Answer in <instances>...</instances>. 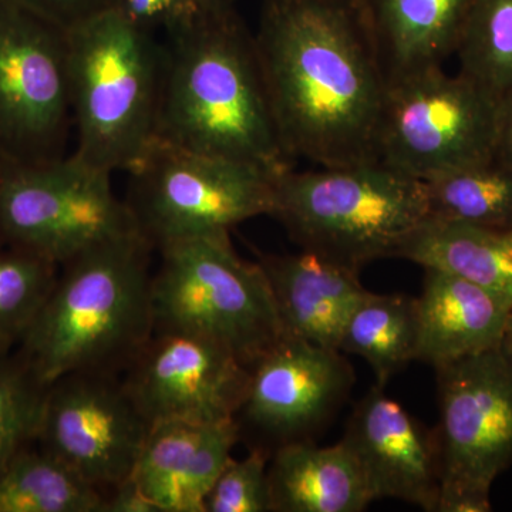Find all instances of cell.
<instances>
[{
	"label": "cell",
	"instance_id": "obj_1",
	"mask_svg": "<svg viewBox=\"0 0 512 512\" xmlns=\"http://www.w3.org/2000/svg\"><path fill=\"white\" fill-rule=\"evenodd\" d=\"M254 36L289 158L375 163L387 84L352 0H264Z\"/></svg>",
	"mask_w": 512,
	"mask_h": 512
},
{
	"label": "cell",
	"instance_id": "obj_2",
	"mask_svg": "<svg viewBox=\"0 0 512 512\" xmlns=\"http://www.w3.org/2000/svg\"><path fill=\"white\" fill-rule=\"evenodd\" d=\"M157 140L279 175L285 153L255 36L235 8H204L165 36Z\"/></svg>",
	"mask_w": 512,
	"mask_h": 512
},
{
	"label": "cell",
	"instance_id": "obj_3",
	"mask_svg": "<svg viewBox=\"0 0 512 512\" xmlns=\"http://www.w3.org/2000/svg\"><path fill=\"white\" fill-rule=\"evenodd\" d=\"M154 245L140 231L60 266L53 291L16 353L46 386L70 373L121 376L154 330Z\"/></svg>",
	"mask_w": 512,
	"mask_h": 512
},
{
	"label": "cell",
	"instance_id": "obj_4",
	"mask_svg": "<svg viewBox=\"0 0 512 512\" xmlns=\"http://www.w3.org/2000/svg\"><path fill=\"white\" fill-rule=\"evenodd\" d=\"M72 154L113 174L127 171L157 137L165 49L111 9L67 30Z\"/></svg>",
	"mask_w": 512,
	"mask_h": 512
},
{
	"label": "cell",
	"instance_id": "obj_5",
	"mask_svg": "<svg viewBox=\"0 0 512 512\" xmlns=\"http://www.w3.org/2000/svg\"><path fill=\"white\" fill-rule=\"evenodd\" d=\"M269 217L301 247L359 272L380 258H399L427 220L426 190L379 161L276 175Z\"/></svg>",
	"mask_w": 512,
	"mask_h": 512
},
{
	"label": "cell",
	"instance_id": "obj_6",
	"mask_svg": "<svg viewBox=\"0 0 512 512\" xmlns=\"http://www.w3.org/2000/svg\"><path fill=\"white\" fill-rule=\"evenodd\" d=\"M157 251L154 330L215 340L249 367L285 338L264 269L242 259L229 234L180 239Z\"/></svg>",
	"mask_w": 512,
	"mask_h": 512
},
{
	"label": "cell",
	"instance_id": "obj_7",
	"mask_svg": "<svg viewBox=\"0 0 512 512\" xmlns=\"http://www.w3.org/2000/svg\"><path fill=\"white\" fill-rule=\"evenodd\" d=\"M127 173L128 208L156 251L180 239L229 234L274 207L276 175L157 138Z\"/></svg>",
	"mask_w": 512,
	"mask_h": 512
},
{
	"label": "cell",
	"instance_id": "obj_8",
	"mask_svg": "<svg viewBox=\"0 0 512 512\" xmlns=\"http://www.w3.org/2000/svg\"><path fill=\"white\" fill-rule=\"evenodd\" d=\"M501 103L443 67L387 84L377 161L414 180L495 158Z\"/></svg>",
	"mask_w": 512,
	"mask_h": 512
},
{
	"label": "cell",
	"instance_id": "obj_9",
	"mask_svg": "<svg viewBox=\"0 0 512 512\" xmlns=\"http://www.w3.org/2000/svg\"><path fill=\"white\" fill-rule=\"evenodd\" d=\"M111 175L74 154L43 164L0 165V242L62 266L137 232Z\"/></svg>",
	"mask_w": 512,
	"mask_h": 512
},
{
	"label": "cell",
	"instance_id": "obj_10",
	"mask_svg": "<svg viewBox=\"0 0 512 512\" xmlns=\"http://www.w3.org/2000/svg\"><path fill=\"white\" fill-rule=\"evenodd\" d=\"M441 461L437 512H490L512 466V362L500 348L436 369Z\"/></svg>",
	"mask_w": 512,
	"mask_h": 512
},
{
	"label": "cell",
	"instance_id": "obj_11",
	"mask_svg": "<svg viewBox=\"0 0 512 512\" xmlns=\"http://www.w3.org/2000/svg\"><path fill=\"white\" fill-rule=\"evenodd\" d=\"M72 130L67 30L0 0V164L59 160Z\"/></svg>",
	"mask_w": 512,
	"mask_h": 512
},
{
	"label": "cell",
	"instance_id": "obj_12",
	"mask_svg": "<svg viewBox=\"0 0 512 512\" xmlns=\"http://www.w3.org/2000/svg\"><path fill=\"white\" fill-rule=\"evenodd\" d=\"M150 429L121 376L70 373L47 386L35 444L104 495L134 473Z\"/></svg>",
	"mask_w": 512,
	"mask_h": 512
},
{
	"label": "cell",
	"instance_id": "obj_13",
	"mask_svg": "<svg viewBox=\"0 0 512 512\" xmlns=\"http://www.w3.org/2000/svg\"><path fill=\"white\" fill-rule=\"evenodd\" d=\"M148 423L237 420L247 397L251 367L215 340L153 330L121 375Z\"/></svg>",
	"mask_w": 512,
	"mask_h": 512
},
{
	"label": "cell",
	"instance_id": "obj_14",
	"mask_svg": "<svg viewBox=\"0 0 512 512\" xmlns=\"http://www.w3.org/2000/svg\"><path fill=\"white\" fill-rule=\"evenodd\" d=\"M355 372L342 352L285 336L251 367L237 414L262 441L261 450L313 441L348 400Z\"/></svg>",
	"mask_w": 512,
	"mask_h": 512
},
{
	"label": "cell",
	"instance_id": "obj_15",
	"mask_svg": "<svg viewBox=\"0 0 512 512\" xmlns=\"http://www.w3.org/2000/svg\"><path fill=\"white\" fill-rule=\"evenodd\" d=\"M343 443L352 451L373 500L393 498L437 512L441 461L436 430L373 386L356 404Z\"/></svg>",
	"mask_w": 512,
	"mask_h": 512
},
{
	"label": "cell",
	"instance_id": "obj_16",
	"mask_svg": "<svg viewBox=\"0 0 512 512\" xmlns=\"http://www.w3.org/2000/svg\"><path fill=\"white\" fill-rule=\"evenodd\" d=\"M241 440L237 420L151 426L133 477L160 512H205V498Z\"/></svg>",
	"mask_w": 512,
	"mask_h": 512
},
{
	"label": "cell",
	"instance_id": "obj_17",
	"mask_svg": "<svg viewBox=\"0 0 512 512\" xmlns=\"http://www.w3.org/2000/svg\"><path fill=\"white\" fill-rule=\"evenodd\" d=\"M258 262L285 335L339 350L350 316L369 293L360 284L359 272L308 249L259 255Z\"/></svg>",
	"mask_w": 512,
	"mask_h": 512
},
{
	"label": "cell",
	"instance_id": "obj_18",
	"mask_svg": "<svg viewBox=\"0 0 512 512\" xmlns=\"http://www.w3.org/2000/svg\"><path fill=\"white\" fill-rule=\"evenodd\" d=\"M386 84L443 67L476 0H352Z\"/></svg>",
	"mask_w": 512,
	"mask_h": 512
},
{
	"label": "cell",
	"instance_id": "obj_19",
	"mask_svg": "<svg viewBox=\"0 0 512 512\" xmlns=\"http://www.w3.org/2000/svg\"><path fill=\"white\" fill-rule=\"evenodd\" d=\"M417 360L434 370L500 348L512 302L460 276L424 268Z\"/></svg>",
	"mask_w": 512,
	"mask_h": 512
},
{
	"label": "cell",
	"instance_id": "obj_20",
	"mask_svg": "<svg viewBox=\"0 0 512 512\" xmlns=\"http://www.w3.org/2000/svg\"><path fill=\"white\" fill-rule=\"evenodd\" d=\"M271 512H362L372 503L369 485L342 440L319 447L298 441L269 458Z\"/></svg>",
	"mask_w": 512,
	"mask_h": 512
},
{
	"label": "cell",
	"instance_id": "obj_21",
	"mask_svg": "<svg viewBox=\"0 0 512 512\" xmlns=\"http://www.w3.org/2000/svg\"><path fill=\"white\" fill-rule=\"evenodd\" d=\"M399 258L460 276L512 302V228L427 220Z\"/></svg>",
	"mask_w": 512,
	"mask_h": 512
},
{
	"label": "cell",
	"instance_id": "obj_22",
	"mask_svg": "<svg viewBox=\"0 0 512 512\" xmlns=\"http://www.w3.org/2000/svg\"><path fill=\"white\" fill-rule=\"evenodd\" d=\"M417 349L416 298L370 291L350 316L339 345L340 352L369 363L380 387H386L393 376L417 360Z\"/></svg>",
	"mask_w": 512,
	"mask_h": 512
},
{
	"label": "cell",
	"instance_id": "obj_23",
	"mask_svg": "<svg viewBox=\"0 0 512 512\" xmlns=\"http://www.w3.org/2000/svg\"><path fill=\"white\" fill-rule=\"evenodd\" d=\"M429 220L512 228V168L493 158L423 181Z\"/></svg>",
	"mask_w": 512,
	"mask_h": 512
},
{
	"label": "cell",
	"instance_id": "obj_24",
	"mask_svg": "<svg viewBox=\"0 0 512 512\" xmlns=\"http://www.w3.org/2000/svg\"><path fill=\"white\" fill-rule=\"evenodd\" d=\"M0 512H104V495L33 444L0 474Z\"/></svg>",
	"mask_w": 512,
	"mask_h": 512
},
{
	"label": "cell",
	"instance_id": "obj_25",
	"mask_svg": "<svg viewBox=\"0 0 512 512\" xmlns=\"http://www.w3.org/2000/svg\"><path fill=\"white\" fill-rule=\"evenodd\" d=\"M454 55L460 73L503 103L512 94V0H476Z\"/></svg>",
	"mask_w": 512,
	"mask_h": 512
},
{
	"label": "cell",
	"instance_id": "obj_26",
	"mask_svg": "<svg viewBox=\"0 0 512 512\" xmlns=\"http://www.w3.org/2000/svg\"><path fill=\"white\" fill-rule=\"evenodd\" d=\"M60 266L25 249H0V356L18 350L42 311Z\"/></svg>",
	"mask_w": 512,
	"mask_h": 512
},
{
	"label": "cell",
	"instance_id": "obj_27",
	"mask_svg": "<svg viewBox=\"0 0 512 512\" xmlns=\"http://www.w3.org/2000/svg\"><path fill=\"white\" fill-rule=\"evenodd\" d=\"M46 389L18 353L0 356V474L35 444Z\"/></svg>",
	"mask_w": 512,
	"mask_h": 512
},
{
	"label": "cell",
	"instance_id": "obj_28",
	"mask_svg": "<svg viewBox=\"0 0 512 512\" xmlns=\"http://www.w3.org/2000/svg\"><path fill=\"white\" fill-rule=\"evenodd\" d=\"M269 458L261 448L232 457L205 498V512H271Z\"/></svg>",
	"mask_w": 512,
	"mask_h": 512
},
{
	"label": "cell",
	"instance_id": "obj_29",
	"mask_svg": "<svg viewBox=\"0 0 512 512\" xmlns=\"http://www.w3.org/2000/svg\"><path fill=\"white\" fill-rule=\"evenodd\" d=\"M200 0H116L114 10L128 23L144 32L165 36L190 25L204 9Z\"/></svg>",
	"mask_w": 512,
	"mask_h": 512
},
{
	"label": "cell",
	"instance_id": "obj_30",
	"mask_svg": "<svg viewBox=\"0 0 512 512\" xmlns=\"http://www.w3.org/2000/svg\"><path fill=\"white\" fill-rule=\"evenodd\" d=\"M60 28L69 30L114 9L116 0H12Z\"/></svg>",
	"mask_w": 512,
	"mask_h": 512
},
{
	"label": "cell",
	"instance_id": "obj_31",
	"mask_svg": "<svg viewBox=\"0 0 512 512\" xmlns=\"http://www.w3.org/2000/svg\"><path fill=\"white\" fill-rule=\"evenodd\" d=\"M104 512H160L131 474L104 494Z\"/></svg>",
	"mask_w": 512,
	"mask_h": 512
},
{
	"label": "cell",
	"instance_id": "obj_32",
	"mask_svg": "<svg viewBox=\"0 0 512 512\" xmlns=\"http://www.w3.org/2000/svg\"><path fill=\"white\" fill-rule=\"evenodd\" d=\"M495 158L512 168V94L501 103Z\"/></svg>",
	"mask_w": 512,
	"mask_h": 512
},
{
	"label": "cell",
	"instance_id": "obj_33",
	"mask_svg": "<svg viewBox=\"0 0 512 512\" xmlns=\"http://www.w3.org/2000/svg\"><path fill=\"white\" fill-rule=\"evenodd\" d=\"M500 350L512 362V308L510 313H508L507 322H505L503 339H501L500 343Z\"/></svg>",
	"mask_w": 512,
	"mask_h": 512
},
{
	"label": "cell",
	"instance_id": "obj_34",
	"mask_svg": "<svg viewBox=\"0 0 512 512\" xmlns=\"http://www.w3.org/2000/svg\"><path fill=\"white\" fill-rule=\"evenodd\" d=\"M205 8H235L237 0H200Z\"/></svg>",
	"mask_w": 512,
	"mask_h": 512
},
{
	"label": "cell",
	"instance_id": "obj_35",
	"mask_svg": "<svg viewBox=\"0 0 512 512\" xmlns=\"http://www.w3.org/2000/svg\"><path fill=\"white\" fill-rule=\"evenodd\" d=\"M0 165H2V164H0Z\"/></svg>",
	"mask_w": 512,
	"mask_h": 512
}]
</instances>
